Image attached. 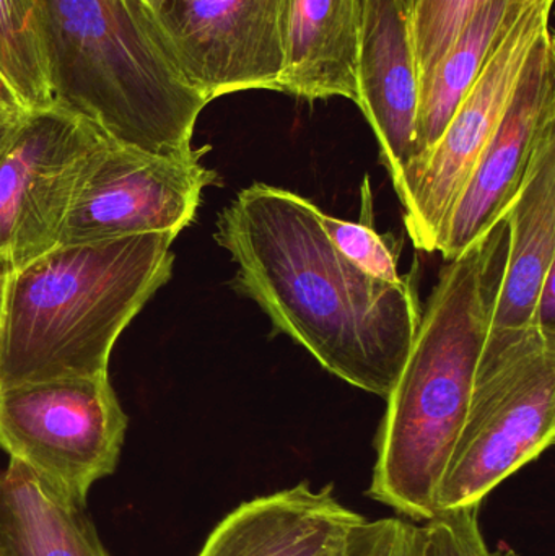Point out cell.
Masks as SVG:
<instances>
[{"label": "cell", "instance_id": "obj_20", "mask_svg": "<svg viewBox=\"0 0 555 556\" xmlns=\"http://www.w3.org/2000/svg\"><path fill=\"white\" fill-rule=\"evenodd\" d=\"M361 214V222H345L319 212V222L345 260L368 276L400 283L404 277L398 273V254L391 250L387 238L378 235L374 228V195L368 176L362 186Z\"/></svg>", "mask_w": 555, "mask_h": 556}, {"label": "cell", "instance_id": "obj_7", "mask_svg": "<svg viewBox=\"0 0 555 556\" xmlns=\"http://www.w3.org/2000/svg\"><path fill=\"white\" fill-rule=\"evenodd\" d=\"M106 139L54 104L0 132V266L25 267L58 248L88 160Z\"/></svg>", "mask_w": 555, "mask_h": 556}, {"label": "cell", "instance_id": "obj_11", "mask_svg": "<svg viewBox=\"0 0 555 556\" xmlns=\"http://www.w3.org/2000/svg\"><path fill=\"white\" fill-rule=\"evenodd\" d=\"M554 121L555 48L550 28L538 41L504 117L440 227L436 253L443 260H456L504 217L541 134Z\"/></svg>", "mask_w": 555, "mask_h": 556}, {"label": "cell", "instance_id": "obj_18", "mask_svg": "<svg viewBox=\"0 0 555 556\" xmlns=\"http://www.w3.org/2000/svg\"><path fill=\"white\" fill-rule=\"evenodd\" d=\"M0 74L26 113L54 106L45 0H0Z\"/></svg>", "mask_w": 555, "mask_h": 556}, {"label": "cell", "instance_id": "obj_23", "mask_svg": "<svg viewBox=\"0 0 555 556\" xmlns=\"http://www.w3.org/2000/svg\"><path fill=\"white\" fill-rule=\"evenodd\" d=\"M531 324L547 333H555V264L547 270L538 293Z\"/></svg>", "mask_w": 555, "mask_h": 556}, {"label": "cell", "instance_id": "obj_10", "mask_svg": "<svg viewBox=\"0 0 555 556\" xmlns=\"http://www.w3.org/2000/svg\"><path fill=\"white\" fill-rule=\"evenodd\" d=\"M149 15L166 58L209 103L280 91L286 0H162Z\"/></svg>", "mask_w": 555, "mask_h": 556}, {"label": "cell", "instance_id": "obj_22", "mask_svg": "<svg viewBox=\"0 0 555 556\" xmlns=\"http://www.w3.org/2000/svg\"><path fill=\"white\" fill-rule=\"evenodd\" d=\"M335 556H420V525L409 519H370L349 529Z\"/></svg>", "mask_w": 555, "mask_h": 556}, {"label": "cell", "instance_id": "obj_25", "mask_svg": "<svg viewBox=\"0 0 555 556\" xmlns=\"http://www.w3.org/2000/svg\"><path fill=\"white\" fill-rule=\"evenodd\" d=\"M3 283H5V273L0 269V307H2Z\"/></svg>", "mask_w": 555, "mask_h": 556}, {"label": "cell", "instance_id": "obj_24", "mask_svg": "<svg viewBox=\"0 0 555 556\" xmlns=\"http://www.w3.org/2000/svg\"><path fill=\"white\" fill-rule=\"evenodd\" d=\"M26 110L20 103L9 81L0 74V127H9L25 116Z\"/></svg>", "mask_w": 555, "mask_h": 556}, {"label": "cell", "instance_id": "obj_3", "mask_svg": "<svg viewBox=\"0 0 555 556\" xmlns=\"http://www.w3.org/2000/svg\"><path fill=\"white\" fill-rule=\"evenodd\" d=\"M176 238L146 233L68 244L3 270L0 391L106 375L123 330L172 278Z\"/></svg>", "mask_w": 555, "mask_h": 556}, {"label": "cell", "instance_id": "obj_28", "mask_svg": "<svg viewBox=\"0 0 555 556\" xmlns=\"http://www.w3.org/2000/svg\"><path fill=\"white\" fill-rule=\"evenodd\" d=\"M3 127H0V132H2Z\"/></svg>", "mask_w": 555, "mask_h": 556}, {"label": "cell", "instance_id": "obj_15", "mask_svg": "<svg viewBox=\"0 0 555 556\" xmlns=\"http://www.w3.org/2000/svg\"><path fill=\"white\" fill-rule=\"evenodd\" d=\"M364 0H286L280 91L316 101H354Z\"/></svg>", "mask_w": 555, "mask_h": 556}, {"label": "cell", "instance_id": "obj_9", "mask_svg": "<svg viewBox=\"0 0 555 556\" xmlns=\"http://www.w3.org/2000/svg\"><path fill=\"white\" fill-rule=\"evenodd\" d=\"M162 156L104 139L88 160L58 247L146 233L179 235L194 222L207 186L220 182L202 156Z\"/></svg>", "mask_w": 555, "mask_h": 556}, {"label": "cell", "instance_id": "obj_19", "mask_svg": "<svg viewBox=\"0 0 555 556\" xmlns=\"http://www.w3.org/2000/svg\"><path fill=\"white\" fill-rule=\"evenodd\" d=\"M485 2L489 0H417L409 13V29L420 87Z\"/></svg>", "mask_w": 555, "mask_h": 556}, {"label": "cell", "instance_id": "obj_13", "mask_svg": "<svg viewBox=\"0 0 555 556\" xmlns=\"http://www.w3.org/2000/svg\"><path fill=\"white\" fill-rule=\"evenodd\" d=\"M505 218L507 263L478 368L530 326L541 285L555 264V121L541 134Z\"/></svg>", "mask_w": 555, "mask_h": 556}, {"label": "cell", "instance_id": "obj_26", "mask_svg": "<svg viewBox=\"0 0 555 556\" xmlns=\"http://www.w3.org/2000/svg\"><path fill=\"white\" fill-rule=\"evenodd\" d=\"M403 2H404V5H406V9L409 10V13H411V10L414 9V5H416L417 0H403Z\"/></svg>", "mask_w": 555, "mask_h": 556}, {"label": "cell", "instance_id": "obj_21", "mask_svg": "<svg viewBox=\"0 0 555 556\" xmlns=\"http://www.w3.org/2000/svg\"><path fill=\"white\" fill-rule=\"evenodd\" d=\"M481 506L439 511L419 522L420 556H517L505 544L489 545L481 528Z\"/></svg>", "mask_w": 555, "mask_h": 556}, {"label": "cell", "instance_id": "obj_16", "mask_svg": "<svg viewBox=\"0 0 555 556\" xmlns=\"http://www.w3.org/2000/svg\"><path fill=\"white\" fill-rule=\"evenodd\" d=\"M0 556H108L84 508L10 459L0 473Z\"/></svg>", "mask_w": 555, "mask_h": 556}, {"label": "cell", "instance_id": "obj_27", "mask_svg": "<svg viewBox=\"0 0 555 556\" xmlns=\"http://www.w3.org/2000/svg\"><path fill=\"white\" fill-rule=\"evenodd\" d=\"M339 544H341V542H338V544H336L335 547L329 548V551L325 552V554H323L321 556H335L336 548H338Z\"/></svg>", "mask_w": 555, "mask_h": 556}, {"label": "cell", "instance_id": "obj_12", "mask_svg": "<svg viewBox=\"0 0 555 556\" xmlns=\"http://www.w3.org/2000/svg\"><path fill=\"white\" fill-rule=\"evenodd\" d=\"M355 104L380 146L381 163L398 182L416 159L420 84L403 0H364Z\"/></svg>", "mask_w": 555, "mask_h": 556}, {"label": "cell", "instance_id": "obj_14", "mask_svg": "<svg viewBox=\"0 0 555 556\" xmlns=\"http://www.w3.org/2000/svg\"><path fill=\"white\" fill-rule=\"evenodd\" d=\"M365 516L335 486L303 482L241 503L211 532L199 556H321Z\"/></svg>", "mask_w": 555, "mask_h": 556}, {"label": "cell", "instance_id": "obj_8", "mask_svg": "<svg viewBox=\"0 0 555 556\" xmlns=\"http://www.w3.org/2000/svg\"><path fill=\"white\" fill-rule=\"evenodd\" d=\"M554 0H533L505 33L432 150L407 166L394 191L417 250L436 253L440 227L472 166L504 117L541 36Z\"/></svg>", "mask_w": 555, "mask_h": 556}, {"label": "cell", "instance_id": "obj_4", "mask_svg": "<svg viewBox=\"0 0 555 556\" xmlns=\"http://www.w3.org/2000/svg\"><path fill=\"white\" fill-rule=\"evenodd\" d=\"M54 104L142 152L188 156L209 101L156 41L143 0H45Z\"/></svg>", "mask_w": 555, "mask_h": 556}, {"label": "cell", "instance_id": "obj_5", "mask_svg": "<svg viewBox=\"0 0 555 556\" xmlns=\"http://www.w3.org/2000/svg\"><path fill=\"white\" fill-rule=\"evenodd\" d=\"M555 438V333L530 324L476 371L468 412L437 490V513L482 505Z\"/></svg>", "mask_w": 555, "mask_h": 556}, {"label": "cell", "instance_id": "obj_2", "mask_svg": "<svg viewBox=\"0 0 555 556\" xmlns=\"http://www.w3.org/2000/svg\"><path fill=\"white\" fill-rule=\"evenodd\" d=\"M507 218L440 270L378 428L368 498L401 518L437 513V490L468 412L507 263Z\"/></svg>", "mask_w": 555, "mask_h": 556}, {"label": "cell", "instance_id": "obj_17", "mask_svg": "<svg viewBox=\"0 0 555 556\" xmlns=\"http://www.w3.org/2000/svg\"><path fill=\"white\" fill-rule=\"evenodd\" d=\"M533 0H489L469 20L420 87L416 160L436 147L492 52Z\"/></svg>", "mask_w": 555, "mask_h": 556}, {"label": "cell", "instance_id": "obj_6", "mask_svg": "<svg viewBox=\"0 0 555 556\" xmlns=\"http://www.w3.org/2000/svg\"><path fill=\"white\" fill-rule=\"evenodd\" d=\"M127 421L108 372L0 391V447L80 508L116 470Z\"/></svg>", "mask_w": 555, "mask_h": 556}, {"label": "cell", "instance_id": "obj_1", "mask_svg": "<svg viewBox=\"0 0 555 556\" xmlns=\"http://www.w3.org/2000/svg\"><path fill=\"white\" fill-rule=\"evenodd\" d=\"M308 199L253 182L218 214L214 238L237 264L231 287L326 371L387 399L419 327L416 277L400 283L345 260Z\"/></svg>", "mask_w": 555, "mask_h": 556}]
</instances>
